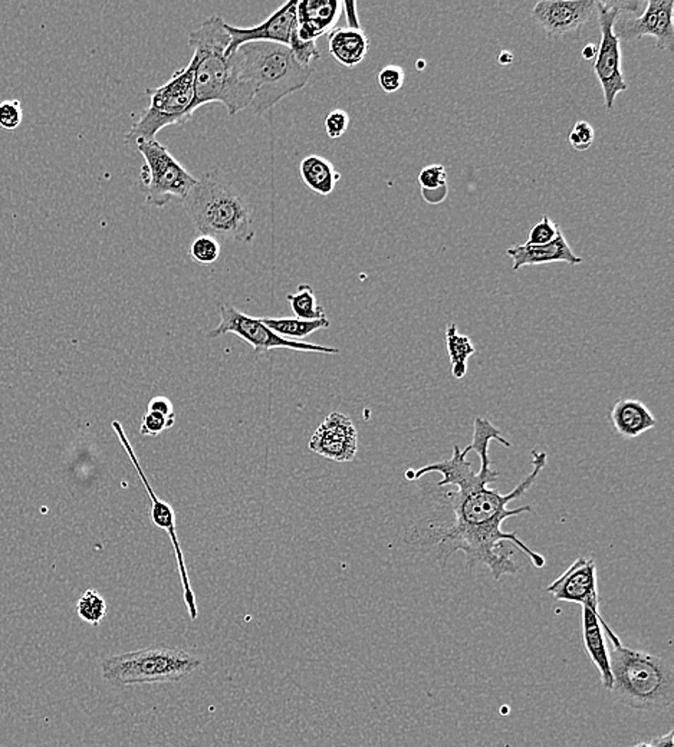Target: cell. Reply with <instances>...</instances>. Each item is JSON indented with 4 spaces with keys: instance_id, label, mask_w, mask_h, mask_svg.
<instances>
[{
    "instance_id": "cell-1",
    "label": "cell",
    "mask_w": 674,
    "mask_h": 747,
    "mask_svg": "<svg viewBox=\"0 0 674 747\" xmlns=\"http://www.w3.org/2000/svg\"><path fill=\"white\" fill-rule=\"evenodd\" d=\"M469 452H471V446L461 450L454 444L451 459L407 470V480H419L433 472L441 473L443 479L437 482V487L441 489L451 484L456 486V492L441 493V502L453 512V522H416L406 529V543L424 553H431L441 568L454 553H463L469 568L486 566L495 581L503 575H515L520 571V565L513 561L512 553L503 546V542L513 543L530 558L535 568H544L547 563L544 556L533 553L513 532H503L502 524L512 516L532 513L530 504L512 511L506 506L535 484L547 466V453L533 449L530 453L532 472L512 492L502 494L489 487L499 479V472L492 469L489 453L479 454L481 470L476 473L471 470V462L466 460Z\"/></svg>"
},
{
    "instance_id": "cell-2",
    "label": "cell",
    "mask_w": 674,
    "mask_h": 747,
    "mask_svg": "<svg viewBox=\"0 0 674 747\" xmlns=\"http://www.w3.org/2000/svg\"><path fill=\"white\" fill-rule=\"evenodd\" d=\"M223 17L210 16L196 31L190 32L189 45L196 59L194 103L196 113L206 104H223L229 115H236L251 106L255 90L233 73L226 58L231 36L224 28Z\"/></svg>"
},
{
    "instance_id": "cell-3",
    "label": "cell",
    "mask_w": 674,
    "mask_h": 747,
    "mask_svg": "<svg viewBox=\"0 0 674 747\" xmlns=\"http://www.w3.org/2000/svg\"><path fill=\"white\" fill-rule=\"evenodd\" d=\"M609 637L614 696L629 709L664 710L674 702V670L670 658L626 647L604 618Z\"/></svg>"
},
{
    "instance_id": "cell-4",
    "label": "cell",
    "mask_w": 674,
    "mask_h": 747,
    "mask_svg": "<svg viewBox=\"0 0 674 747\" xmlns=\"http://www.w3.org/2000/svg\"><path fill=\"white\" fill-rule=\"evenodd\" d=\"M241 81L255 90L252 111L271 110L285 96L302 90L312 75V66L296 61L288 46L271 42H251L239 46L227 58Z\"/></svg>"
},
{
    "instance_id": "cell-5",
    "label": "cell",
    "mask_w": 674,
    "mask_h": 747,
    "mask_svg": "<svg viewBox=\"0 0 674 747\" xmlns=\"http://www.w3.org/2000/svg\"><path fill=\"white\" fill-rule=\"evenodd\" d=\"M183 206L200 234L242 244L255 239L248 203L214 173H206L197 180Z\"/></svg>"
},
{
    "instance_id": "cell-6",
    "label": "cell",
    "mask_w": 674,
    "mask_h": 747,
    "mask_svg": "<svg viewBox=\"0 0 674 747\" xmlns=\"http://www.w3.org/2000/svg\"><path fill=\"white\" fill-rule=\"evenodd\" d=\"M202 667V660L179 647L153 645L137 652L111 655L101 662L105 682L114 686L180 682Z\"/></svg>"
},
{
    "instance_id": "cell-7",
    "label": "cell",
    "mask_w": 674,
    "mask_h": 747,
    "mask_svg": "<svg viewBox=\"0 0 674 747\" xmlns=\"http://www.w3.org/2000/svg\"><path fill=\"white\" fill-rule=\"evenodd\" d=\"M194 73L196 59L192 58L186 68L177 71L159 88H148L150 103L142 117L125 135L127 143L154 141L163 128L183 125L193 117L194 103Z\"/></svg>"
},
{
    "instance_id": "cell-8",
    "label": "cell",
    "mask_w": 674,
    "mask_h": 747,
    "mask_svg": "<svg viewBox=\"0 0 674 747\" xmlns=\"http://www.w3.org/2000/svg\"><path fill=\"white\" fill-rule=\"evenodd\" d=\"M137 150L144 158L140 182L148 206L160 209L173 200L186 199L197 183L196 177H193L159 141H138Z\"/></svg>"
},
{
    "instance_id": "cell-9",
    "label": "cell",
    "mask_w": 674,
    "mask_h": 747,
    "mask_svg": "<svg viewBox=\"0 0 674 747\" xmlns=\"http://www.w3.org/2000/svg\"><path fill=\"white\" fill-rule=\"evenodd\" d=\"M637 5L639 4L636 2H597L601 42L592 66L601 85L604 103L609 111L614 108L617 95L629 90V84L626 83L621 66V41L614 34V25L621 12L627 9L634 11Z\"/></svg>"
},
{
    "instance_id": "cell-10",
    "label": "cell",
    "mask_w": 674,
    "mask_h": 747,
    "mask_svg": "<svg viewBox=\"0 0 674 747\" xmlns=\"http://www.w3.org/2000/svg\"><path fill=\"white\" fill-rule=\"evenodd\" d=\"M219 313H221V323L209 334L210 338H217L224 334H233L244 343L252 345V348L258 354H265L276 348L301 351V353L325 354V355H335L340 353L337 348H330V346L285 340L271 331L265 324L262 323V319L244 315L229 304H221Z\"/></svg>"
},
{
    "instance_id": "cell-11",
    "label": "cell",
    "mask_w": 674,
    "mask_h": 747,
    "mask_svg": "<svg viewBox=\"0 0 674 747\" xmlns=\"http://www.w3.org/2000/svg\"><path fill=\"white\" fill-rule=\"evenodd\" d=\"M114 432L117 433L118 439L121 444L124 447L128 456H130L131 463L134 464L135 470L138 472V476L144 483L145 491H147L148 497L152 501V511H150V518L155 526L160 529H164L169 533L170 541H172L173 548L176 553L177 563H179L180 578H182L183 591H184V603H186L187 610H189L190 618L193 621L196 620L199 615V611L196 607V597L192 590V583H190L189 575H187L186 563H184V556H183L182 548H180L179 538H177L176 522H174V511L172 506L165 502L160 501L157 494L153 491L152 484L148 483L147 477L143 472L142 466L138 463L137 456H135L134 450L128 442L127 435H125L124 429L120 422H113Z\"/></svg>"
},
{
    "instance_id": "cell-12",
    "label": "cell",
    "mask_w": 674,
    "mask_h": 747,
    "mask_svg": "<svg viewBox=\"0 0 674 747\" xmlns=\"http://www.w3.org/2000/svg\"><path fill=\"white\" fill-rule=\"evenodd\" d=\"M595 14L597 2L594 0H540L532 9L533 21L554 39L578 38Z\"/></svg>"
},
{
    "instance_id": "cell-13",
    "label": "cell",
    "mask_w": 674,
    "mask_h": 747,
    "mask_svg": "<svg viewBox=\"0 0 674 747\" xmlns=\"http://www.w3.org/2000/svg\"><path fill=\"white\" fill-rule=\"evenodd\" d=\"M673 11V0H649L640 16L629 21L617 19L614 34L619 41L653 36L659 49L671 52L674 49Z\"/></svg>"
},
{
    "instance_id": "cell-14",
    "label": "cell",
    "mask_w": 674,
    "mask_h": 747,
    "mask_svg": "<svg viewBox=\"0 0 674 747\" xmlns=\"http://www.w3.org/2000/svg\"><path fill=\"white\" fill-rule=\"evenodd\" d=\"M547 593L557 601L578 603L600 613L597 565L594 559L587 556L578 558L561 576H558L554 583L547 586Z\"/></svg>"
},
{
    "instance_id": "cell-15",
    "label": "cell",
    "mask_w": 674,
    "mask_h": 747,
    "mask_svg": "<svg viewBox=\"0 0 674 747\" xmlns=\"http://www.w3.org/2000/svg\"><path fill=\"white\" fill-rule=\"evenodd\" d=\"M311 452L337 463L352 462L357 454L358 433L350 417L331 413L308 443Z\"/></svg>"
},
{
    "instance_id": "cell-16",
    "label": "cell",
    "mask_w": 674,
    "mask_h": 747,
    "mask_svg": "<svg viewBox=\"0 0 674 747\" xmlns=\"http://www.w3.org/2000/svg\"><path fill=\"white\" fill-rule=\"evenodd\" d=\"M296 6H298V0H289L282 7H279L278 11L273 12L265 22H262L253 28H236L232 25L224 24V28L231 36L226 58H229L239 46L251 44V42H271V44L288 46L291 36L295 31Z\"/></svg>"
},
{
    "instance_id": "cell-17",
    "label": "cell",
    "mask_w": 674,
    "mask_h": 747,
    "mask_svg": "<svg viewBox=\"0 0 674 747\" xmlns=\"http://www.w3.org/2000/svg\"><path fill=\"white\" fill-rule=\"evenodd\" d=\"M342 14L340 0H298L295 34L301 41L317 42L334 31Z\"/></svg>"
},
{
    "instance_id": "cell-18",
    "label": "cell",
    "mask_w": 674,
    "mask_h": 747,
    "mask_svg": "<svg viewBox=\"0 0 674 747\" xmlns=\"http://www.w3.org/2000/svg\"><path fill=\"white\" fill-rule=\"evenodd\" d=\"M506 254L512 259L513 271H520L525 266L555 264V262H564L571 266L582 262V257L574 254L562 234H558L557 239L552 240L550 244H542V246L516 244V246L510 247Z\"/></svg>"
},
{
    "instance_id": "cell-19",
    "label": "cell",
    "mask_w": 674,
    "mask_h": 747,
    "mask_svg": "<svg viewBox=\"0 0 674 747\" xmlns=\"http://www.w3.org/2000/svg\"><path fill=\"white\" fill-rule=\"evenodd\" d=\"M601 621V613H595L589 607H582V642H584L585 652L601 675L602 687L611 692V664H610L609 645L604 637Z\"/></svg>"
},
{
    "instance_id": "cell-20",
    "label": "cell",
    "mask_w": 674,
    "mask_h": 747,
    "mask_svg": "<svg viewBox=\"0 0 674 747\" xmlns=\"http://www.w3.org/2000/svg\"><path fill=\"white\" fill-rule=\"evenodd\" d=\"M610 419L614 430L623 435L624 439H636L658 424V420L649 407L631 398L619 400L610 413Z\"/></svg>"
},
{
    "instance_id": "cell-21",
    "label": "cell",
    "mask_w": 674,
    "mask_h": 747,
    "mask_svg": "<svg viewBox=\"0 0 674 747\" xmlns=\"http://www.w3.org/2000/svg\"><path fill=\"white\" fill-rule=\"evenodd\" d=\"M328 35L330 54L341 65L354 68L369 54L370 41L362 29L335 28Z\"/></svg>"
},
{
    "instance_id": "cell-22",
    "label": "cell",
    "mask_w": 674,
    "mask_h": 747,
    "mask_svg": "<svg viewBox=\"0 0 674 747\" xmlns=\"http://www.w3.org/2000/svg\"><path fill=\"white\" fill-rule=\"evenodd\" d=\"M303 184L320 195H330L341 180V174L334 164L320 155H308L300 165Z\"/></svg>"
},
{
    "instance_id": "cell-23",
    "label": "cell",
    "mask_w": 674,
    "mask_h": 747,
    "mask_svg": "<svg viewBox=\"0 0 674 747\" xmlns=\"http://www.w3.org/2000/svg\"><path fill=\"white\" fill-rule=\"evenodd\" d=\"M444 338L451 357V374L456 380H463L468 374L469 358L476 353L475 345L468 335L459 334L454 323L449 324Z\"/></svg>"
},
{
    "instance_id": "cell-24",
    "label": "cell",
    "mask_w": 674,
    "mask_h": 747,
    "mask_svg": "<svg viewBox=\"0 0 674 747\" xmlns=\"http://www.w3.org/2000/svg\"><path fill=\"white\" fill-rule=\"evenodd\" d=\"M276 335L282 336L285 340H302L311 334L317 333L320 329L330 328V321L327 316L315 321H302L298 318H261Z\"/></svg>"
},
{
    "instance_id": "cell-25",
    "label": "cell",
    "mask_w": 674,
    "mask_h": 747,
    "mask_svg": "<svg viewBox=\"0 0 674 747\" xmlns=\"http://www.w3.org/2000/svg\"><path fill=\"white\" fill-rule=\"evenodd\" d=\"M293 315L302 321H315L325 316L322 306L318 305L317 298L310 284H300L296 294L286 296Z\"/></svg>"
},
{
    "instance_id": "cell-26",
    "label": "cell",
    "mask_w": 674,
    "mask_h": 747,
    "mask_svg": "<svg viewBox=\"0 0 674 747\" xmlns=\"http://www.w3.org/2000/svg\"><path fill=\"white\" fill-rule=\"evenodd\" d=\"M76 613L88 624L100 625L107 613V603L98 591L88 590L76 603Z\"/></svg>"
},
{
    "instance_id": "cell-27",
    "label": "cell",
    "mask_w": 674,
    "mask_h": 747,
    "mask_svg": "<svg viewBox=\"0 0 674 747\" xmlns=\"http://www.w3.org/2000/svg\"><path fill=\"white\" fill-rule=\"evenodd\" d=\"M222 254L221 244L213 236L200 234L193 240L190 246V257L202 266H209L219 259Z\"/></svg>"
},
{
    "instance_id": "cell-28",
    "label": "cell",
    "mask_w": 674,
    "mask_h": 747,
    "mask_svg": "<svg viewBox=\"0 0 674 747\" xmlns=\"http://www.w3.org/2000/svg\"><path fill=\"white\" fill-rule=\"evenodd\" d=\"M560 234H562L561 227L558 226L554 220L550 219L547 214H544L540 222H538L530 229V237H528V242L525 244L542 246V244H550L552 240L557 239Z\"/></svg>"
},
{
    "instance_id": "cell-29",
    "label": "cell",
    "mask_w": 674,
    "mask_h": 747,
    "mask_svg": "<svg viewBox=\"0 0 674 747\" xmlns=\"http://www.w3.org/2000/svg\"><path fill=\"white\" fill-rule=\"evenodd\" d=\"M289 51L292 52L296 61L305 66H312V62L320 58V51L317 48V42H305L298 38V35L293 31L291 42L288 45Z\"/></svg>"
},
{
    "instance_id": "cell-30",
    "label": "cell",
    "mask_w": 674,
    "mask_h": 747,
    "mask_svg": "<svg viewBox=\"0 0 674 747\" xmlns=\"http://www.w3.org/2000/svg\"><path fill=\"white\" fill-rule=\"evenodd\" d=\"M24 121V110L19 100H6L0 103V128L6 131L16 130Z\"/></svg>"
},
{
    "instance_id": "cell-31",
    "label": "cell",
    "mask_w": 674,
    "mask_h": 747,
    "mask_svg": "<svg viewBox=\"0 0 674 747\" xmlns=\"http://www.w3.org/2000/svg\"><path fill=\"white\" fill-rule=\"evenodd\" d=\"M406 83V73L399 65H387L380 71L379 85L385 94L397 93Z\"/></svg>"
},
{
    "instance_id": "cell-32",
    "label": "cell",
    "mask_w": 674,
    "mask_h": 747,
    "mask_svg": "<svg viewBox=\"0 0 674 747\" xmlns=\"http://www.w3.org/2000/svg\"><path fill=\"white\" fill-rule=\"evenodd\" d=\"M421 190H437L448 185V173L441 164H431L424 167L419 174Z\"/></svg>"
},
{
    "instance_id": "cell-33",
    "label": "cell",
    "mask_w": 674,
    "mask_h": 747,
    "mask_svg": "<svg viewBox=\"0 0 674 747\" xmlns=\"http://www.w3.org/2000/svg\"><path fill=\"white\" fill-rule=\"evenodd\" d=\"M570 144L577 151H587L592 147L595 140V131L591 124L587 121H578L568 135Z\"/></svg>"
},
{
    "instance_id": "cell-34",
    "label": "cell",
    "mask_w": 674,
    "mask_h": 747,
    "mask_svg": "<svg viewBox=\"0 0 674 747\" xmlns=\"http://www.w3.org/2000/svg\"><path fill=\"white\" fill-rule=\"evenodd\" d=\"M323 127L328 138L337 140L347 133L350 127V115L344 110H332L323 120Z\"/></svg>"
},
{
    "instance_id": "cell-35",
    "label": "cell",
    "mask_w": 674,
    "mask_h": 747,
    "mask_svg": "<svg viewBox=\"0 0 674 747\" xmlns=\"http://www.w3.org/2000/svg\"><path fill=\"white\" fill-rule=\"evenodd\" d=\"M173 424H174V419L164 417V415L159 414V413L147 412L144 419H143L140 434L159 435L160 433L164 432V430L170 429Z\"/></svg>"
},
{
    "instance_id": "cell-36",
    "label": "cell",
    "mask_w": 674,
    "mask_h": 747,
    "mask_svg": "<svg viewBox=\"0 0 674 747\" xmlns=\"http://www.w3.org/2000/svg\"><path fill=\"white\" fill-rule=\"evenodd\" d=\"M148 412L159 413L164 417L174 419V408H173L172 402L169 398L162 397V395L153 398L150 404H148Z\"/></svg>"
},
{
    "instance_id": "cell-37",
    "label": "cell",
    "mask_w": 674,
    "mask_h": 747,
    "mask_svg": "<svg viewBox=\"0 0 674 747\" xmlns=\"http://www.w3.org/2000/svg\"><path fill=\"white\" fill-rule=\"evenodd\" d=\"M342 12L347 17V28L360 31L362 25H360V19H358L357 4L355 2H342Z\"/></svg>"
},
{
    "instance_id": "cell-38",
    "label": "cell",
    "mask_w": 674,
    "mask_h": 747,
    "mask_svg": "<svg viewBox=\"0 0 674 747\" xmlns=\"http://www.w3.org/2000/svg\"><path fill=\"white\" fill-rule=\"evenodd\" d=\"M449 187L448 185H444L441 189L437 190H421V195H423L424 202L429 203V204H433V206H437V204H441L446 200L448 197Z\"/></svg>"
},
{
    "instance_id": "cell-39",
    "label": "cell",
    "mask_w": 674,
    "mask_h": 747,
    "mask_svg": "<svg viewBox=\"0 0 674 747\" xmlns=\"http://www.w3.org/2000/svg\"><path fill=\"white\" fill-rule=\"evenodd\" d=\"M674 734L673 732H669V733L663 734V736L658 737V739H654L651 742L653 747H674Z\"/></svg>"
},
{
    "instance_id": "cell-40",
    "label": "cell",
    "mask_w": 674,
    "mask_h": 747,
    "mask_svg": "<svg viewBox=\"0 0 674 747\" xmlns=\"http://www.w3.org/2000/svg\"><path fill=\"white\" fill-rule=\"evenodd\" d=\"M597 52H599V46L587 44L581 51L582 59L587 62H594L597 58Z\"/></svg>"
},
{
    "instance_id": "cell-41",
    "label": "cell",
    "mask_w": 674,
    "mask_h": 747,
    "mask_svg": "<svg viewBox=\"0 0 674 747\" xmlns=\"http://www.w3.org/2000/svg\"><path fill=\"white\" fill-rule=\"evenodd\" d=\"M498 62L501 65L508 66L513 62V54L510 51H502L499 54Z\"/></svg>"
},
{
    "instance_id": "cell-42",
    "label": "cell",
    "mask_w": 674,
    "mask_h": 747,
    "mask_svg": "<svg viewBox=\"0 0 674 747\" xmlns=\"http://www.w3.org/2000/svg\"><path fill=\"white\" fill-rule=\"evenodd\" d=\"M426 65H427V62L424 61L423 58L419 59V61L416 62L417 71H424V68H426Z\"/></svg>"
},
{
    "instance_id": "cell-43",
    "label": "cell",
    "mask_w": 674,
    "mask_h": 747,
    "mask_svg": "<svg viewBox=\"0 0 674 747\" xmlns=\"http://www.w3.org/2000/svg\"><path fill=\"white\" fill-rule=\"evenodd\" d=\"M631 747H653V744L644 743V742H641V743H636V744H634V746H631Z\"/></svg>"
}]
</instances>
